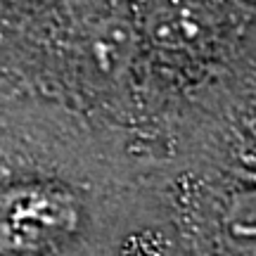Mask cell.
<instances>
[{
    "instance_id": "obj_1",
    "label": "cell",
    "mask_w": 256,
    "mask_h": 256,
    "mask_svg": "<svg viewBox=\"0 0 256 256\" xmlns=\"http://www.w3.org/2000/svg\"><path fill=\"white\" fill-rule=\"evenodd\" d=\"M72 202L43 188H22L0 197V249L26 252L55 242L72 228Z\"/></svg>"
},
{
    "instance_id": "obj_2",
    "label": "cell",
    "mask_w": 256,
    "mask_h": 256,
    "mask_svg": "<svg viewBox=\"0 0 256 256\" xmlns=\"http://www.w3.org/2000/svg\"><path fill=\"white\" fill-rule=\"evenodd\" d=\"M138 50V28L124 14L95 19L83 38V52L92 69L107 78L126 72Z\"/></svg>"
},
{
    "instance_id": "obj_3",
    "label": "cell",
    "mask_w": 256,
    "mask_h": 256,
    "mask_svg": "<svg viewBox=\"0 0 256 256\" xmlns=\"http://www.w3.org/2000/svg\"><path fill=\"white\" fill-rule=\"evenodd\" d=\"M209 12L194 2H164L150 12L145 34L164 50L200 46L209 34Z\"/></svg>"
},
{
    "instance_id": "obj_4",
    "label": "cell",
    "mask_w": 256,
    "mask_h": 256,
    "mask_svg": "<svg viewBox=\"0 0 256 256\" xmlns=\"http://www.w3.org/2000/svg\"><path fill=\"white\" fill-rule=\"evenodd\" d=\"M228 238L242 249L254 247V194H240L226 214Z\"/></svg>"
}]
</instances>
